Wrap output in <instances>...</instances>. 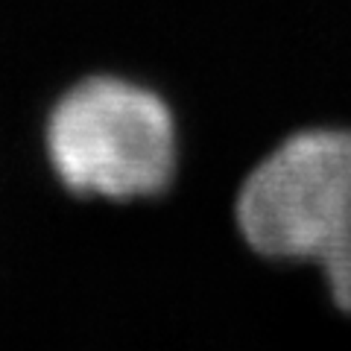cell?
Masks as SVG:
<instances>
[{"label":"cell","mask_w":351,"mask_h":351,"mask_svg":"<svg viewBox=\"0 0 351 351\" xmlns=\"http://www.w3.org/2000/svg\"><path fill=\"white\" fill-rule=\"evenodd\" d=\"M234 223L255 255L319 267L351 313V129L311 126L272 147L240 184Z\"/></svg>","instance_id":"cell-1"},{"label":"cell","mask_w":351,"mask_h":351,"mask_svg":"<svg viewBox=\"0 0 351 351\" xmlns=\"http://www.w3.org/2000/svg\"><path fill=\"white\" fill-rule=\"evenodd\" d=\"M44 149L73 193L149 199L176 179L179 126L156 88L120 73H88L50 106Z\"/></svg>","instance_id":"cell-2"}]
</instances>
